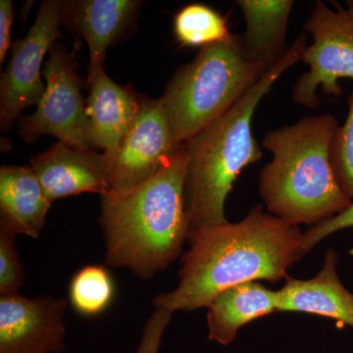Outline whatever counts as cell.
Returning a JSON list of instances; mask_svg holds the SVG:
<instances>
[{"mask_svg":"<svg viewBox=\"0 0 353 353\" xmlns=\"http://www.w3.org/2000/svg\"><path fill=\"white\" fill-rule=\"evenodd\" d=\"M32 168L51 202L85 192H110V166L106 153L78 150L58 141L32 158Z\"/></svg>","mask_w":353,"mask_h":353,"instance_id":"8fae6325","label":"cell"},{"mask_svg":"<svg viewBox=\"0 0 353 353\" xmlns=\"http://www.w3.org/2000/svg\"><path fill=\"white\" fill-rule=\"evenodd\" d=\"M51 203L32 167H1L0 224L16 236L38 239Z\"/></svg>","mask_w":353,"mask_h":353,"instance_id":"9a60e30c","label":"cell"},{"mask_svg":"<svg viewBox=\"0 0 353 353\" xmlns=\"http://www.w3.org/2000/svg\"><path fill=\"white\" fill-rule=\"evenodd\" d=\"M16 234L0 224V296L18 294L25 270L16 250Z\"/></svg>","mask_w":353,"mask_h":353,"instance_id":"44dd1931","label":"cell"},{"mask_svg":"<svg viewBox=\"0 0 353 353\" xmlns=\"http://www.w3.org/2000/svg\"><path fill=\"white\" fill-rule=\"evenodd\" d=\"M77 50H67L55 43L43 71L46 92L31 116H21L19 134L32 143L43 134H51L65 145L88 152V119L76 60Z\"/></svg>","mask_w":353,"mask_h":353,"instance_id":"52a82bcc","label":"cell"},{"mask_svg":"<svg viewBox=\"0 0 353 353\" xmlns=\"http://www.w3.org/2000/svg\"><path fill=\"white\" fill-rule=\"evenodd\" d=\"M173 312L164 308H155L148 318L141 334L136 353H159L164 332L171 321Z\"/></svg>","mask_w":353,"mask_h":353,"instance_id":"603a6c76","label":"cell"},{"mask_svg":"<svg viewBox=\"0 0 353 353\" xmlns=\"http://www.w3.org/2000/svg\"><path fill=\"white\" fill-rule=\"evenodd\" d=\"M280 294L259 282L245 283L223 290L208 307V340L229 345L248 323L279 312Z\"/></svg>","mask_w":353,"mask_h":353,"instance_id":"2e32d148","label":"cell"},{"mask_svg":"<svg viewBox=\"0 0 353 353\" xmlns=\"http://www.w3.org/2000/svg\"><path fill=\"white\" fill-rule=\"evenodd\" d=\"M338 120L308 116L266 132L262 148L272 160L259 174V194L269 213L299 226L314 227L352 205L336 181L330 145Z\"/></svg>","mask_w":353,"mask_h":353,"instance_id":"277c9868","label":"cell"},{"mask_svg":"<svg viewBox=\"0 0 353 353\" xmlns=\"http://www.w3.org/2000/svg\"><path fill=\"white\" fill-rule=\"evenodd\" d=\"M174 32L183 46H209L230 36L226 18L214 9L199 3L183 7L174 18Z\"/></svg>","mask_w":353,"mask_h":353,"instance_id":"ac0fdd59","label":"cell"},{"mask_svg":"<svg viewBox=\"0 0 353 353\" xmlns=\"http://www.w3.org/2000/svg\"><path fill=\"white\" fill-rule=\"evenodd\" d=\"M348 228H353V201L352 205L340 214L334 216L331 219L324 221L314 227H310L307 231L304 232L299 248V259H303L304 255L307 254L327 236Z\"/></svg>","mask_w":353,"mask_h":353,"instance_id":"7402d4cb","label":"cell"},{"mask_svg":"<svg viewBox=\"0 0 353 353\" xmlns=\"http://www.w3.org/2000/svg\"><path fill=\"white\" fill-rule=\"evenodd\" d=\"M330 3L332 7L316 1L304 26L312 38L301 59L309 69L297 79L292 94L301 108H318L319 88L323 94L341 97L339 81L353 79V0L347 1V7L338 1Z\"/></svg>","mask_w":353,"mask_h":353,"instance_id":"8992f818","label":"cell"},{"mask_svg":"<svg viewBox=\"0 0 353 353\" xmlns=\"http://www.w3.org/2000/svg\"><path fill=\"white\" fill-rule=\"evenodd\" d=\"M178 148L161 97H145L117 150L104 152L110 166L108 194H124L148 182L161 170Z\"/></svg>","mask_w":353,"mask_h":353,"instance_id":"9c48e42d","label":"cell"},{"mask_svg":"<svg viewBox=\"0 0 353 353\" xmlns=\"http://www.w3.org/2000/svg\"><path fill=\"white\" fill-rule=\"evenodd\" d=\"M185 172L182 145L148 182L124 194L101 196L99 224L108 266L148 280L182 254L190 234Z\"/></svg>","mask_w":353,"mask_h":353,"instance_id":"7a4b0ae2","label":"cell"},{"mask_svg":"<svg viewBox=\"0 0 353 353\" xmlns=\"http://www.w3.org/2000/svg\"><path fill=\"white\" fill-rule=\"evenodd\" d=\"M265 74L246 54L241 34L201 48L176 70L161 97L176 145L227 112Z\"/></svg>","mask_w":353,"mask_h":353,"instance_id":"5b68a950","label":"cell"},{"mask_svg":"<svg viewBox=\"0 0 353 353\" xmlns=\"http://www.w3.org/2000/svg\"><path fill=\"white\" fill-rule=\"evenodd\" d=\"M303 232L257 204L243 220L190 231L179 283L153 299L171 312L208 307L223 290L259 280L277 283L299 261Z\"/></svg>","mask_w":353,"mask_h":353,"instance_id":"6da1fadb","label":"cell"},{"mask_svg":"<svg viewBox=\"0 0 353 353\" xmlns=\"http://www.w3.org/2000/svg\"><path fill=\"white\" fill-rule=\"evenodd\" d=\"M63 2H41L37 19L24 39L12 43L11 59L0 81V125L2 131L12 126L23 109L37 105L46 85L41 69L44 57L61 37Z\"/></svg>","mask_w":353,"mask_h":353,"instance_id":"ba28073f","label":"cell"},{"mask_svg":"<svg viewBox=\"0 0 353 353\" xmlns=\"http://www.w3.org/2000/svg\"><path fill=\"white\" fill-rule=\"evenodd\" d=\"M330 161L341 190L353 201V90L348 97L347 119L332 138Z\"/></svg>","mask_w":353,"mask_h":353,"instance_id":"ffe728a7","label":"cell"},{"mask_svg":"<svg viewBox=\"0 0 353 353\" xmlns=\"http://www.w3.org/2000/svg\"><path fill=\"white\" fill-rule=\"evenodd\" d=\"M88 81L90 85L85 105L88 143L90 148L112 153L126 136L145 97L130 87L113 82L104 69L88 74Z\"/></svg>","mask_w":353,"mask_h":353,"instance_id":"7c38bea8","label":"cell"},{"mask_svg":"<svg viewBox=\"0 0 353 353\" xmlns=\"http://www.w3.org/2000/svg\"><path fill=\"white\" fill-rule=\"evenodd\" d=\"M114 290L108 271L103 266L88 265L77 272L70 283V303L81 315L97 316L110 305Z\"/></svg>","mask_w":353,"mask_h":353,"instance_id":"d6986e66","label":"cell"},{"mask_svg":"<svg viewBox=\"0 0 353 353\" xmlns=\"http://www.w3.org/2000/svg\"><path fill=\"white\" fill-rule=\"evenodd\" d=\"M245 23L243 41L246 54L264 71L273 69L285 57V38L292 0H239Z\"/></svg>","mask_w":353,"mask_h":353,"instance_id":"e0dca14e","label":"cell"},{"mask_svg":"<svg viewBox=\"0 0 353 353\" xmlns=\"http://www.w3.org/2000/svg\"><path fill=\"white\" fill-rule=\"evenodd\" d=\"M308 34L297 37L280 62L227 112L183 143L187 155L185 203L190 232L229 222L225 204L236 178L262 157L252 118L262 99L290 67L303 59Z\"/></svg>","mask_w":353,"mask_h":353,"instance_id":"3957f363","label":"cell"},{"mask_svg":"<svg viewBox=\"0 0 353 353\" xmlns=\"http://www.w3.org/2000/svg\"><path fill=\"white\" fill-rule=\"evenodd\" d=\"M67 303L51 296H0V353H60Z\"/></svg>","mask_w":353,"mask_h":353,"instance_id":"30bf717a","label":"cell"},{"mask_svg":"<svg viewBox=\"0 0 353 353\" xmlns=\"http://www.w3.org/2000/svg\"><path fill=\"white\" fill-rule=\"evenodd\" d=\"M141 1L137 0H77L63 2L62 20L75 30L88 46V74L104 69L106 51L136 19Z\"/></svg>","mask_w":353,"mask_h":353,"instance_id":"5bb4252c","label":"cell"},{"mask_svg":"<svg viewBox=\"0 0 353 353\" xmlns=\"http://www.w3.org/2000/svg\"><path fill=\"white\" fill-rule=\"evenodd\" d=\"M14 19L13 3L11 0L0 1V63L6 59L10 46L11 27Z\"/></svg>","mask_w":353,"mask_h":353,"instance_id":"cb8c5ba5","label":"cell"},{"mask_svg":"<svg viewBox=\"0 0 353 353\" xmlns=\"http://www.w3.org/2000/svg\"><path fill=\"white\" fill-rule=\"evenodd\" d=\"M339 253L330 248L319 273L308 280L287 276L279 290V312H301L323 316L353 328V294L338 275Z\"/></svg>","mask_w":353,"mask_h":353,"instance_id":"4fadbf2b","label":"cell"}]
</instances>
